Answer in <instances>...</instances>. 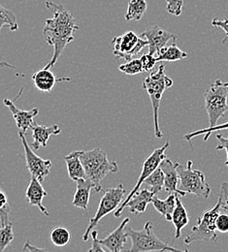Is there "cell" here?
<instances>
[{"mask_svg":"<svg viewBox=\"0 0 228 252\" xmlns=\"http://www.w3.org/2000/svg\"><path fill=\"white\" fill-rule=\"evenodd\" d=\"M140 61L142 63L143 69L145 72L151 71L152 69H154V67L156 66V64L158 63V60L156 56H153L151 54H145L140 58Z\"/></svg>","mask_w":228,"mask_h":252,"instance_id":"836d02e7","label":"cell"},{"mask_svg":"<svg viewBox=\"0 0 228 252\" xmlns=\"http://www.w3.org/2000/svg\"><path fill=\"white\" fill-rule=\"evenodd\" d=\"M216 138L219 141V145L217 146L216 150L217 151H223L225 150L227 152V160H226V166L228 167V137H225L221 134H217Z\"/></svg>","mask_w":228,"mask_h":252,"instance_id":"74e56055","label":"cell"},{"mask_svg":"<svg viewBox=\"0 0 228 252\" xmlns=\"http://www.w3.org/2000/svg\"><path fill=\"white\" fill-rule=\"evenodd\" d=\"M156 194L149 189H142L137 191L128 202L127 207L130 209V213L136 215H142L146 212L147 207L152 203L153 197Z\"/></svg>","mask_w":228,"mask_h":252,"instance_id":"ffe728a7","label":"cell"},{"mask_svg":"<svg viewBox=\"0 0 228 252\" xmlns=\"http://www.w3.org/2000/svg\"><path fill=\"white\" fill-rule=\"evenodd\" d=\"M161 169L164 174V189L168 193H176L179 196L185 197L187 193L179 189V174L177 172V163L172 162L168 158H164L161 165Z\"/></svg>","mask_w":228,"mask_h":252,"instance_id":"9a60e30c","label":"cell"},{"mask_svg":"<svg viewBox=\"0 0 228 252\" xmlns=\"http://www.w3.org/2000/svg\"><path fill=\"white\" fill-rule=\"evenodd\" d=\"M15 234L13 230V223L9 222L0 227V252H4L10 244L14 241Z\"/></svg>","mask_w":228,"mask_h":252,"instance_id":"f546056e","label":"cell"},{"mask_svg":"<svg viewBox=\"0 0 228 252\" xmlns=\"http://www.w3.org/2000/svg\"><path fill=\"white\" fill-rule=\"evenodd\" d=\"M32 250H34V251H44V250H40V249H38V248H33V244H31L29 241H27V243H26V245H25L23 251L26 252V251H32Z\"/></svg>","mask_w":228,"mask_h":252,"instance_id":"ab89813d","label":"cell"},{"mask_svg":"<svg viewBox=\"0 0 228 252\" xmlns=\"http://www.w3.org/2000/svg\"><path fill=\"white\" fill-rule=\"evenodd\" d=\"M120 71H122L123 73L127 74V75H138L141 73H144V69L142 66V63L140 59H132L130 61H129L128 63L125 64H122L119 66Z\"/></svg>","mask_w":228,"mask_h":252,"instance_id":"4dcf8cb0","label":"cell"},{"mask_svg":"<svg viewBox=\"0 0 228 252\" xmlns=\"http://www.w3.org/2000/svg\"><path fill=\"white\" fill-rule=\"evenodd\" d=\"M126 232L132 242V246L129 252H182L181 250L171 247L169 244L159 239L154 232V225L152 221H147L143 229L140 231L127 227Z\"/></svg>","mask_w":228,"mask_h":252,"instance_id":"277c9868","label":"cell"},{"mask_svg":"<svg viewBox=\"0 0 228 252\" xmlns=\"http://www.w3.org/2000/svg\"><path fill=\"white\" fill-rule=\"evenodd\" d=\"M140 37L148 41L149 54L157 56V54L169 44L171 41L177 40V35L172 32L161 29L159 26H153L142 32Z\"/></svg>","mask_w":228,"mask_h":252,"instance_id":"7c38bea8","label":"cell"},{"mask_svg":"<svg viewBox=\"0 0 228 252\" xmlns=\"http://www.w3.org/2000/svg\"><path fill=\"white\" fill-rule=\"evenodd\" d=\"M4 67L11 68V69H16V66H14L10 63H6V62H0V68H4Z\"/></svg>","mask_w":228,"mask_h":252,"instance_id":"60d3db41","label":"cell"},{"mask_svg":"<svg viewBox=\"0 0 228 252\" xmlns=\"http://www.w3.org/2000/svg\"><path fill=\"white\" fill-rule=\"evenodd\" d=\"M222 130H228V122L224 124V125H220V126H212V127H208V128H203V129H200V130H197V131H194L192 133H189V134H186L184 136V139L187 140L188 142L192 143V140L194 138H195L197 136H201L203 135V141L204 142H207L210 138V136L212 135L213 132H218V131H222Z\"/></svg>","mask_w":228,"mask_h":252,"instance_id":"f1b7e54d","label":"cell"},{"mask_svg":"<svg viewBox=\"0 0 228 252\" xmlns=\"http://www.w3.org/2000/svg\"><path fill=\"white\" fill-rule=\"evenodd\" d=\"M69 178L73 182H77L80 179H87L86 171L83 163L79 157V151H73L65 157Z\"/></svg>","mask_w":228,"mask_h":252,"instance_id":"7402d4cb","label":"cell"},{"mask_svg":"<svg viewBox=\"0 0 228 252\" xmlns=\"http://www.w3.org/2000/svg\"><path fill=\"white\" fill-rule=\"evenodd\" d=\"M174 82L172 79L167 77L165 73V67L161 64L157 70L151 72V74L146 77L143 82V89L148 93L150 96L153 112H154V125H155V135L157 138H163V134L160 128L159 123V112L161 107V102L163 95L166 89H169L173 86Z\"/></svg>","mask_w":228,"mask_h":252,"instance_id":"3957f363","label":"cell"},{"mask_svg":"<svg viewBox=\"0 0 228 252\" xmlns=\"http://www.w3.org/2000/svg\"><path fill=\"white\" fill-rule=\"evenodd\" d=\"M148 8L146 0H130L128 11L126 14V20L128 22L135 21L138 22L142 20Z\"/></svg>","mask_w":228,"mask_h":252,"instance_id":"d4e9b609","label":"cell"},{"mask_svg":"<svg viewBox=\"0 0 228 252\" xmlns=\"http://www.w3.org/2000/svg\"><path fill=\"white\" fill-rule=\"evenodd\" d=\"M19 136L21 138L24 151H25V159H26L27 168L29 169L32 177L36 178L39 182L43 183L50 174L51 168L53 166L52 161L48 159H43L34 153V150L28 143L25 133L20 131Z\"/></svg>","mask_w":228,"mask_h":252,"instance_id":"8fae6325","label":"cell"},{"mask_svg":"<svg viewBox=\"0 0 228 252\" xmlns=\"http://www.w3.org/2000/svg\"><path fill=\"white\" fill-rule=\"evenodd\" d=\"M169 145L170 143L169 142H166L163 147L155 150L148 158L145 159L143 165H142V171L140 173V176L138 178V181L135 185V187L132 189L130 194L127 196V198H125V200L123 201V203L121 204V206L115 211V218H120L125 210V208H127V204L128 202L132 198V196L140 190L141 186L144 184L145 180L157 169L160 167L162 161H163L164 158H167L166 155H165V152L167 151V149L169 148Z\"/></svg>","mask_w":228,"mask_h":252,"instance_id":"30bf717a","label":"cell"},{"mask_svg":"<svg viewBox=\"0 0 228 252\" xmlns=\"http://www.w3.org/2000/svg\"><path fill=\"white\" fill-rule=\"evenodd\" d=\"M212 26L217 29H221L226 32V37L223 40V43L226 44L228 40V18L220 19V18H214L212 21Z\"/></svg>","mask_w":228,"mask_h":252,"instance_id":"d590c367","label":"cell"},{"mask_svg":"<svg viewBox=\"0 0 228 252\" xmlns=\"http://www.w3.org/2000/svg\"><path fill=\"white\" fill-rule=\"evenodd\" d=\"M3 103L12 113L17 127L23 133L26 134L29 131V129H32V127L34 125V118L39 114L38 108H33L32 110H28V111L21 110L15 105L13 101L7 98L3 100Z\"/></svg>","mask_w":228,"mask_h":252,"instance_id":"4fadbf2b","label":"cell"},{"mask_svg":"<svg viewBox=\"0 0 228 252\" xmlns=\"http://www.w3.org/2000/svg\"><path fill=\"white\" fill-rule=\"evenodd\" d=\"M151 188V191L155 194L160 193L164 188V174L161 167L157 168L144 182Z\"/></svg>","mask_w":228,"mask_h":252,"instance_id":"83f0119b","label":"cell"},{"mask_svg":"<svg viewBox=\"0 0 228 252\" xmlns=\"http://www.w3.org/2000/svg\"><path fill=\"white\" fill-rule=\"evenodd\" d=\"M91 237L93 238V247L90 249V252H105L107 250L104 249V247L101 245L100 240L98 239V232L95 229L91 233Z\"/></svg>","mask_w":228,"mask_h":252,"instance_id":"8d00e7d4","label":"cell"},{"mask_svg":"<svg viewBox=\"0 0 228 252\" xmlns=\"http://www.w3.org/2000/svg\"><path fill=\"white\" fill-rule=\"evenodd\" d=\"M48 195V192L43 188L41 182H39L36 178L32 177L29 187L26 191V196L31 206L37 207L42 214L49 217L50 214L48 210L43 206V200Z\"/></svg>","mask_w":228,"mask_h":252,"instance_id":"ac0fdd59","label":"cell"},{"mask_svg":"<svg viewBox=\"0 0 228 252\" xmlns=\"http://www.w3.org/2000/svg\"><path fill=\"white\" fill-rule=\"evenodd\" d=\"M4 27H8L11 32H18L19 25L17 17L13 11L4 8L0 4V32Z\"/></svg>","mask_w":228,"mask_h":252,"instance_id":"4316f807","label":"cell"},{"mask_svg":"<svg viewBox=\"0 0 228 252\" xmlns=\"http://www.w3.org/2000/svg\"><path fill=\"white\" fill-rule=\"evenodd\" d=\"M176 193H170V195L165 199L162 200L158 198L156 195L153 197L152 203L155 209L165 218L167 221L172 220V214L176 207Z\"/></svg>","mask_w":228,"mask_h":252,"instance_id":"603a6c76","label":"cell"},{"mask_svg":"<svg viewBox=\"0 0 228 252\" xmlns=\"http://www.w3.org/2000/svg\"><path fill=\"white\" fill-rule=\"evenodd\" d=\"M72 235L70 231L63 226H57L51 232V241L52 243L59 248L65 247L71 241Z\"/></svg>","mask_w":228,"mask_h":252,"instance_id":"484cf974","label":"cell"},{"mask_svg":"<svg viewBox=\"0 0 228 252\" xmlns=\"http://www.w3.org/2000/svg\"><path fill=\"white\" fill-rule=\"evenodd\" d=\"M46 7L52 12L53 18L47 19L43 29L46 43L54 47V54L45 68H53L65 50L66 46L75 40L74 33L79 31L74 16L66 9L65 5L46 1Z\"/></svg>","mask_w":228,"mask_h":252,"instance_id":"6da1fadb","label":"cell"},{"mask_svg":"<svg viewBox=\"0 0 228 252\" xmlns=\"http://www.w3.org/2000/svg\"><path fill=\"white\" fill-rule=\"evenodd\" d=\"M223 204V192L220 191L217 204L204 212L202 217L198 219L197 224L192 229V232L185 238L186 245H191L197 241L205 242H217L219 237L217 234L216 221L222 212Z\"/></svg>","mask_w":228,"mask_h":252,"instance_id":"5b68a950","label":"cell"},{"mask_svg":"<svg viewBox=\"0 0 228 252\" xmlns=\"http://www.w3.org/2000/svg\"><path fill=\"white\" fill-rule=\"evenodd\" d=\"M157 60L159 62H178L182 61L184 59H187L189 55L182 51L177 45L176 41H174L171 45L165 46L158 54H157Z\"/></svg>","mask_w":228,"mask_h":252,"instance_id":"cb8c5ba5","label":"cell"},{"mask_svg":"<svg viewBox=\"0 0 228 252\" xmlns=\"http://www.w3.org/2000/svg\"><path fill=\"white\" fill-rule=\"evenodd\" d=\"M32 130L33 138L32 148L34 150V152L38 151L41 147L46 148L51 136L60 135L62 133V129L58 125H53L51 126H39L34 123Z\"/></svg>","mask_w":228,"mask_h":252,"instance_id":"d6986e66","label":"cell"},{"mask_svg":"<svg viewBox=\"0 0 228 252\" xmlns=\"http://www.w3.org/2000/svg\"><path fill=\"white\" fill-rule=\"evenodd\" d=\"M191 217L183 205L179 195L176 196V207L172 214L171 222L175 227V240H178L182 236V230L190 223Z\"/></svg>","mask_w":228,"mask_h":252,"instance_id":"44dd1931","label":"cell"},{"mask_svg":"<svg viewBox=\"0 0 228 252\" xmlns=\"http://www.w3.org/2000/svg\"><path fill=\"white\" fill-rule=\"evenodd\" d=\"M221 191L223 192V204H222V211L228 214V184L224 183L222 186Z\"/></svg>","mask_w":228,"mask_h":252,"instance_id":"f35d334b","label":"cell"},{"mask_svg":"<svg viewBox=\"0 0 228 252\" xmlns=\"http://www.w3.org/2000/svg\"><path fill=\"white\" fill-rule=\"evenodd\" d=\"M79 157L86 171L87 179L96 185V192L103 191L102 180L109 174L119 171V164L115 160H110L107 154L100 148L91 151H79Z\"/></svg>","mask_w":228,"mask_h":252,"instance_id":"7a4b0ae2","label":"cell"},{"mask_svg":"<svg viewBox=\"0 0 228 252\" xmlns=\"http://www.w3.org/2000/svg\"><path fill=\"white\" fill-rule=\"evenodd\" d=\"M11 214V209L9 205V200L6 193L0 189V223L1 226L9 223V216Z\"/></svg>","mask_w":228,"mask_h":252,"instance_id":"1f68e13d","label":"cell"},{"mask_svg":"<svg viewBox=\"0 0 228 252\" xmlns=\"http://www.w3.org/2000/svg\"><path fill=\"white\" fill-rule=\"evenodd\" d=\"M177 172L179 174V189L187 194H195L203 199H208L211 193V187L206 181L203 172L193 168V161L189 160L187 165L177 163Z\"/></svg>","mask_w":228,"mask_h":252,"instance_id":"ba28073f","label":"cell"},{"mask_svg":"<svg viewBox=\"0 0 228 252\" xmlns=\"http://www.w3.org/2000/svg\"><path fill=\"white\" fill-rule=\"evenodd\" d=\"M166 10L170 15L179 17L183 13L184 1L183 0H165Z\"/></svg>","mask_w":228,"mask_h":252,"instance_id":"d6a6232c","label":"cell"},{"mask_svg":"<svg viewBox=\"0 0 228 252\" xmlns=\"http://www.w3.org/2000/svg\"><path fill=\"white\" fill-rule=\"evenodd\" d=\"M77 189L74 194L72 204L74 207L82 209L88 214L89 204L91 199V192L96 189V185L89 179H80L76 182Z\"/></svg>","mask_w":228,"mask_h":252,"instance_id":"e0dca14e","label":"cell"},{"mask_svg":"<svg viewBox=\"0 0 228 252\" xmlns=\"http://www.w3.org/2000/svg\"><path fill=\"white\" fill-rule=\"evenodd\" d=\"M127 190L123 184H120L116 188L105 189L103 190V196L99 202L98 211L93 219L90 220V224L86 229V232L83 235V241L88 242L91 233L99 224L102 219H104L109 214L115 212L125 200Z\"/></svg>","mask_w":228,"mask_h":252,"instance_id":"52a82bcc","label":"cell"},{"mask_svg":"<svg viewBox=\"0 0 228 252\" xmlns=\"http://www.w3.org/2000/svg\"><path fill=\"white\" fill-rule=\"evenodd\" d=\"M113 54L118 60H126L127 62L138 56L141 51L148 46V41L139 37L135 32H128L112 40Z\"/></svg>","mask_w":228,"mask_h":252,"instance_id":"9c48e42d","label":"cell"},{"mask_svg":"<svg viewBox=\"0 0 228 252\" xmlns=\"http://www.w3.org/2000/svg\"><path fill=\"white\" fill-rule=\"evenodd\" d=\"M217 231L220 233H228V214L226 212H221L216 221Z\"/></svg>","mask_w":228,"mask_h":252,"instance_id":"e575fe53","label":"cell"},{"mask_svg":"<svg viewBox=\"0 0 228 252\" xmlns=\"http://www.w3.org/2000/svg\"><path fill=\"white\" fill-rule=\"evenodd\" d=\"M130 221V218L125 219L112 233H110L105 239L100 240L101 245L109 252H121L125 250V246L128 242V234L126 232L127 225Z\"/></svg>","mask_w":228,"mask_h":252,"instance_id":"5bb4252c","label":"cell"},{"mask_svg":"<svg viewBox=\"0 0 228 252\" xmlns=\"http://www.w3.org/2000/svg\"><path fill=\"white\" fill-rule=\"evenodd\" d=\"M203 95L210 127L217 126L228 111V82L216 80Z\"/></svg>","mask_w":228,"mask_h":252,"instance_id":"8992f818","label":"cell"},{"mask_svg":"<svg viewBox=\"0 0 228 252\" xmlns=\"http://www.w3.org/2000/svg\"><path fill=\"white\" fill-rule=\"evenodd\" d=\"M33 85L35 88L41 92V93H52L54 88L56 87L58 82H64V81H70L69 78H61L58 79L56 75L50 71V69L43 68L41 70L36 71L32 77Z\"/></svg>","mask_w":228,"mask_h":252,"instance_id":"2e32d148","label":"cell"}]
</instances>
